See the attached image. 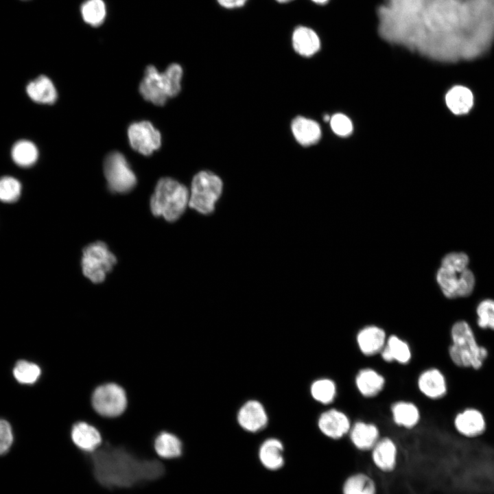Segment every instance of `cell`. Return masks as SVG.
<instances>
[{"mask_svg": "<svg viewBox=\"0 0 494 494\" xmlns=\"http://www.w3.org/2000/svg\"><path fill=\"white\" fill-rule=\"evenodd\" d=\"M85 453L95 479L108 489L139 486L161 478L165 472L163 459L141 456L121 444L105 442L94 451Z\"/></svg>", "mask_w": 494, "mask_h": 494, "instance_id": "cell-1", "label": "cell"}, {"mask_svg": "<svg viewBox=\"0 0 494 494\" xmlns=\"http://www.w3.org/2000/svg\"><path fill=\"white\" fill-rule=\"evenodd\" d=\"M451 343L448 353L451 362L461 368H480L488 357L486 347L480 345L470 325L464 320L456 322L450 329Z\"/></svg>", "mask_w": 494, "mask_h": 494, "instance_id": "cell-2", "label": "cell"}, {"mask_svg": "<svg viewBox=\"0 0 494 494\" xmlns=\"http://www.w3.org/2000/svg\"><path fill=\"white\" fill-rule=\"evenodd\" d=\"M182 76L183 69L176 63L170 64L163 73L152 65L148 66L140 83V93L145 99L162 106L179 93Z\"/></svg>", "mask_w": 494, "mask_h": 494, "instance_id": "cell-3", "label": "cell"}, {"mask_svg": "<svg viewBox=\"0 0 494 494\" xmlns=\"http://www.w3.org/2000/svg\"><path fill=\"white\" fill-rule=\"evenodd\" d=\"M187 188L171 178H161L150 199V209L155 216H162L168 222L180 218L189 204Z\"/></svg>", "mask_w": 494, "mask_h": 494, "instance_id": "cell-4", "label": "cell"}, {"mask_svg": "<svg viewBox=\"0 0 494 494\" xmlns=\"http://www.w3.org/2000/svg\"><path fill=\"white\" fill-rule=\"evenodd\" d=\"M222 189L223 183L218 176L209 171H201L191 181L189 206L201 214H211Z\"/></svg>", "mask_w": 494, "mask_h": 494, "instance_id": "cell-5", "label": "cell"}, {"mask_svg": "<svg viewBox=\"0 0 494 494\" xmlns=\"http://www.w3.org/2000/svg\"><path fill=\"white\" fill-rule=\"evenodd\" d=\"M115 263L116 257L104 242L92 243L83 250L82 272L93 283L102 282Z\"/></svg>", "mask_w": 494, "mask_h": 494, "instance_id": "cell-6", "label": "cell"}, {"mask_svg": "<svg viewBox=\"0 0 494 494\" xmlns=\"http://www.w3.org/2000/svg\"><path fill=\"white\" fill-rule=\"evenodd\" d=\"M104 172L112 192L127 193L136 185L135 174L121 153L113 152L106 157Z\"/></svg>", "mask_w": 494, "mask_h": 494, "instance_id": "cell-7", "label": "cell"}, {"mask_svg": "<svg viewBox=\"0 0 494 494\" xmlns=\"http://www.w3.org/2000/svg\"><path fill=\"white\" fill-rule=\"evenodd\" d=\"M91 401L94 410L100 415L107 417L120 415L127 405V398L124 388L113 383L95 388Z\"/></svg>", "mask_w": 494, "mask_h": 494, "instance_id": "cell-8", "label": "cell"}, {"mask_svg": "<svg viewBox=\"0 0 494 494\" xmlns=\"http://www.w3.org/2000/svg\"><path fill=\"white\" fill-rule=\"evenodd\" d=\"M131 147L143 155H150L161 144V136L158 130L149 121L132 124L128 130Z\"/></svg>", "mask_w": 494, "mask_h": 494, "instance_id": "cell-9", "label": "cell"}, {"mask_svg": "<svg viewBox=\"0 0 494 494\" xmlns=\"http://www.w3.org/2000/svg\"><path fill=\"white\" fill-rule=\"evenodd\" d=\"M318 427L327 438L338 440L349 434L351 423L345 412L337 408H330L319 416Z\"/></svg>", "mask_w": 494, "mask_h": 494, "instance_id": "cell-10", "label": "cell"}, {"mask_svg": "<svg viewBox=\"0 0 494 494\" xmlns=\"http://www.w3.org/2000/svg\"><path fill=\"white\" fill-rule=\"evenodd\" d=\"M454 425L459 434L467 438L478 437L486 429L484 414L473 408H468L458 412L454 417Z\"/></svg>", "mask_w": 494, "mask_h": 494, "instance_id": "cell-11", "label": "cell"}, {"mask_svg": "<svg viewBox=\"0 0 494 494\" xmlns=\"http://www.w3.org/2000/svg\"><path fill=\"white\" fill-rule=\"evenodd\" d=\"M417 387L425 397L437 400L443 397L447 392V383L443 372L434 367L422 371L417 378Z\"/></svg>", "mask_w": 494, "mask_h": 494, "instance_id": "cell-12", "label": "cell"}, {"mask_svg": "<svg viewBox=\"0 0 494 494\" xmlns=\"http://www.w3.org/2000/svg\"><path fill=\"white\" fill-rule=\"evenodd\" d=\"M386 339L384 329L377 325L364 327L356 334L358 349L366 357L379 353L386 344Z\"/></svg>", "mask_w": 494, "mask_h": 494, "instance_id": "cell-13", "label": "cell"}, {"mask_svg": "<svg viewBox=\"0 0 494 494\" xmlns=\"http://www.w3.org/2000/svg\"><path fill=\"white\" fill-rule=\"evenodd\" d=\"M237 421L240 426L250 432H257L268 423V416L261 403L255 400L246 402L239 409Z\"/></svg>", "mask_w": 494, "mask_h": 494, "instance_id": "cell-14", "label": "cell"}, {"mask_svg": "<svg viewBox=\"0 0 494 494\" xmlns=\"http://www.w3.org/2000/svg\"><path fill=\"white\" fill-rule=\"evenodd\" d=\"M71 440L80 451L90 453L94 451L102 443L100 432L93 425L85 422H79L72 427Z\"/></svg>", "mask_w": 494, "mask_h": 494, "instance_id": "cell-15", "label": "cell"}, {"mask_svg": "<svg viewBox=\"0 0 494 494\" xmlns=\"http://www.w3.org/2000/svg\"><path fill=\"white\" fill-rule=\"evenodd\" d=\"M354 447L360 451L371 450L379 439V430L376 425L363 421H356L349 432Z\"/></svg>", "mask_w": 494, "mask_h": 494, "instance_id": "cell-16", "label": "cell"}, {"mask_svg": "<svg viewBox=\"0 0 494 494\" xmlns=\"http://www.w3.org/2000/svg\"><path fill=\"white\" fill-rule=\"evenodd\" d=\"M385 377L374 368H361L355 377V385L360 394L366 398L378 395L384 389Z\"/></svg>", "mask_w": 494, "mask_h": 494, "instance_id": "cell-17", "label": "cell"}, {"mask_svg": "<svg viewBox=\"0 0 494 494\" xmlns=\"http://www.w3.org/2000/svg\"><path fill=\"white\" fill-rule=\"evenodd\" d=\"M371 451L373 462L379 469L384 472H390L395 469L397 462V448L390 438H379Z\"/></svg>", "mask_w": 494, "mask_h": 494, "instance_id": "cell-18", "label": "cell"}, {"mask_svg": "<svg viewBox=\"0 0 494 494\" xmlns=\"http://www.w3.org/2000/svg\"><path fill=\"white\" fill-rule=\"evenodd\" d=\"M292 43L295 51L305 57L314 55L320 48V40L318 34L313 29L304 25L294 29Z\"/></svg>", "mask_w": 494, "mask_h": 494, "instance_id": "cell-19", "label": "cell"}, {"mask_svg": "<svg viewBox=\"0 0 494 494\" xmlns=\"http://www.w3.org/2000/svg\"><path fill=\"white\" fill-rule=\"evenodd\" d=\"M379 354L381 359L388 363L396 362L400 364H406L412 359V350L409 344L395 334L387 337Z\"/></svg>", "mask_w": 494, "mask_h": 494, "instance_id": "cell-20", "label": "cell"}, {"mask_svg": "<svg viewBox=\"0 0 494 494\" xmlns=\"http://www.w3.org/2000/svg\"><path fill=\"white\" fill-rule=\"evenodd\" d=\"M291 129L296 140L303 146L316 143L321 137L319 124L304 117L294 118L292 121Z\"/></svg>", "mask_w": 494, "mask_h": 494, "instance_id": "cell-21", "label": "cell"}, {"mask_svg": "<svg viewBox=\"0 0 494 494\" xmlns=\"http://www.w3.org/2000/svg\"><path fill=\"white\" fill-rule=\"evenodd\" d=\"M259 458L262 465L268 470L277 471L284 465L283 445L274 438L266 440L259 450Z\"/></svg>", "mask_w": 494, "mask_h": 494, "instance_id": "cell-22", "label": "cell"}, {"mask_svg": "<svg viewBox=\"0 0 494 494\" xmlns=\"http://www.w3.org/2000/svg\"><path fill=\"white\" fill-rule=\"evenodd\" d=\"M153 447L157 456L163 460L178 459L183 454V443L175 434L162 432L153 441Z\"/></svg>", "mask_w": 494, "mask_h": 494, "instance_id": "cell-23", "label": "cell"}, {"mask_svg": "<svg viewBox=\"0 0 494 494\" xmlns=\"http://www.w3.org/2000/svg\"><path fill=\"white\" fill-rule=\"evenodd\" d=\"M390 412L394 423L407 429L414 427L421 419L420 410L411 401H399L392 404Z\"/></svg>", "mask_w": 494, "mask_h": 494, "instance_id": "cell-24", "label": "cell"}, {"mask_svg": "<svg viewBox=\"0 0 494 494\" xmlns=\"http://www.w3.org/2000/svg\"><path fill=\"white\" fill-rule=\"evenodd\" d=\"M26 90L29 97L37 103L51 104L57 98L53 82L45 75H40L30 82Z\"/></svg>", "mask_w": 494, "mask_h": 494, "instance_id": "cell-25", "label": "cell"}, {"mask_svg": "<svg viewBox=\"0 0 494 494\" xmlns=\"http://www.w3.org/2000/svg\"><path fill=\"white\" fill-rule=\"evenodd\" d=\"M445 102L454 114L464 115L471 109L473 105V95L468 88L456 86L447 93Z\"/></svg>", "mask_w": 494, "mask_h": 494, "instance_id": "cell-26", "label": "cell"}, {"mask_svg": "<svg viewBox=\"0 0 494 494\" xmlns=\"http://www.w3.org/2000/svg\"><path fill=\"white\" fill-rule=\"evenodd\" d=\"M342 494H376L375 484L368 475L355 473L344 481Z\"/></svg>", "mask_w": 494, "mask_h": 494, "instance_id": "cell-27", "label": "cell"}, {"mask_svg": "<svg viewBox=\"0 0 494 494\" xmlns=\"http://www.w3.org/2000/svg\"><path fill=\"white\" fill-rule=\"evenodd\" d=\"M310 393L317 402L324 405L330 404L334 401L337 395L336 384L330 378L318 379L311 384Z\"/></svg>", "mask_w": 494, "mask_h": 494, "instance_id": "cell-28", "label": "cell"}, {"mask_svg": "<svg viewBox=\"0 0 494 494\" xmlns=\"http://www.w3.org/2000/svg\"><path fill=\"white\" fill-rule=\"evenodd\" d=\"M38 156L36 145L31 141L21 140L16 142L12 149V157L16 164L29 167L35 163Z\"/></svg>", "mask_w": 494, "mask_h": 494, "instance_id": "cell-29", "label": "cell"}, {"mask_svg": "<svg viewBox=\"0 0 494 494\" xmlns=\"http://www.w3.org/2000/svg\"><path fill=\"white\" fill-rule=\"evenodd\" d=\"M80 12L85 23L97 27L105 20L106 8L103 0H86L82 4Z\"/></svg>", "mask_w": 494, "mask_h": 494, "instance_id": "cell-30", "label": "cell"}, {"mask_svg": "<svg viewBox=\"0 0 494 494\" xmlns=\"http://www.w3.org/2000/svg\"><path fill=\"white\" fill-rule=\"evenodd\" d=\"M436 281L446 297H458L460 273L440 267L436 274Z\"/></svg>", "mask_w": 494, "mask_h": 494, "instance_id": "cell-31", "label": "cell"}, {"mask_svg": "<svg viewBox=\"0 0 494 494\" xmlns=\"http://www.w3.org/2000/svg\"><path fill=\"white\" fill-rule=\"evenodd\" d=\"M41 373L40 367L25 360H19L13 369L14 378L23 384H33L39 378Z\"/></svg>", "mask_w": 494, "mask_h": 494, "instance_id": "cell-32", "label": "cell"}, {"mask_svg": "<svg viewBox=\"0 0 494 494\" xmlns=\"http://www.w3.org/2000/svg\"><path fill=\"white\" fill-rule=\"evenodd\" d=\"M21 193V185L19 180L11 176L0 178V200L11 203L16 201Z\"/></svg>", "mask_w": 494, "mask_h": 494, "instance_id": "cell-33", "label": "cell"}, {"mask_svg": "<svg viewBox=\"0 0 494 494\" xmlns=\"http://www.w3.org/2000/svg\"><path fill=\"white\" fill-rule=\"evenodd\" d=\"M477 323L483 329L494 331V300L485 299L476 308Z\"/></svg>", "mask_w": 494, "mask_h": 494, "instance_id": "cell-34", "label": "cell"}, {"mask_svg": "<svg viewBox=\"0 0 494 494\" xmlns=\"http://www.w3.org/2000/svg\"><path fill=\"white\" fill-rule=\"evenodd\" d=\"M469 261L467 255L464 252H451L443 257L441 267L460 273L467 268Z\"/></svg>", "mask_w": 494, "mask_h": 494, "instance_id": "cell-35", "label": "cell"}, {"mask_svg": "<svg viewBox=\"0 0 494 494\" xmlns=\"http://www.w3.org/2000/svg\"><path fill=\"white\" fill-rule=\"evenodd\" d=\"M330 124L332 130L341 137H346L353 131L351 121L344 115L338 113L330 118Z\"/></svg>", "mask_w": 494, "mask_h": 494, "instance_id": "cell-36", "label": "cell"}, {"mask_svg": "<svg viewBox=\"0 0 494 494\" xmlns=\"http://www.w3.org/2000/svg\"><path fill=\"white\" fill-rule=\"evenodd\" d=\"M14 440L13 433L10 423L0 419V456L7 454Z\"/></svg>", "mask_w": 494, "mask_h": 494, "instance_id": "cell-37", "label": "cell"}, {"mask_svg": "<svg viewBox=\"0 0 494 494\" xmlns=\"http://www.w3.org/2000/svg\"><path fill=\"white\" fill-rule=\"evenodd\" d=\"M475 285V277L473 272L468 268L460 273V285L458 297L469 296Z\"/></svg>", "mask_w": 494, "mask_h": 494, "instance_id": "cell-38", "label": "cell"}, {"mask_svg": "<svg viewBox=\"0 0 494 494\" xmlns=\"http://www.w3.org/2000/svg\"><path fill=\"white\" fill-rule=\"evenodd\" d=\"M248 0H217L218 3L223 8L234 9L243 6Z\"/></svg>", "mask_w": 494, "mask_h": 494, "instance_id": "cell-39", "label": "cell"}, {"mask_svg": "<svg viewBox=\"0 0 494 494\" xmlns=\"http://www.w3.org/2000/svg\"><path fill=\"white\" fill-rule=\"evenodd\" d=\"M311 1L318 5H325L329 1V0H311Z\"/></svg>", "mask_w": 494, "mask_h": 494, "instance_id": "cell-40", "label": "cell"}, {"mask_svg": "<svg viewBox=\"0 0 494 494\" xmlns=\"http://www.w3.org/2000/svg\"><path fill=\"white\" fill-rule=\"evenodd\" d=\"M275 1H277V2L281 3H285L290 2L292 0H275Z\"/></svg>", "mask_w": 494, "mask_h": 494, "instance_id": "cell-41", "label": "cell"}, {"mask_svg": "<svg viewBox=\"0 0 494 494\" xmlns=\"http://www.w3.org/2000/svg\"><path fill=\"white\" fill-rule=\"evenodd\" d=\"M324 119H325L326 121H329V120H330V117H329V115H325V117H324Z\"/></svg>", "mask_w": 494, "mask_h": 494, "instance_id": "cell-42", "label": "cell"}, {"mask_svg": "<svg viewBox=\"0 0 494 494\" xmlns=\"http://www.w3.org/2000/svg\"><path fill=\"white\" fill-rule=\"evenodd\" d=\"M23 1H27V0H23Z\"/></svg>", "mask_w": 494, "mask_h": 494, "instance_id": "cell-43", "label": "cell"}]
</instances>
